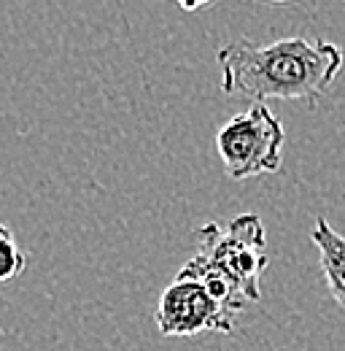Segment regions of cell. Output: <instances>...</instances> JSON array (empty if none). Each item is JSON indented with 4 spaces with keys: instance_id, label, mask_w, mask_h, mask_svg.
<instances>
[{
    "instance_id": "1",
    "label": "cell",
    "mask_w": 345,
    "mask_h": 351,
    "mask_svg": "<svg viewBox=\"0 0 345 351\" xmlns=\"http://www.w3.org/2000/svg\"><path fill=\"white\" fill-rule=\"evenodd\" d=\"M216 60L221 65V89L254 103L305 100L316 106L343 68L340 46L302 36L272 44L235 38L216 51Z\"/></svg>"
},
{
    "instance_id": "2",
    "label": "cell",
    "mask_w": 345,
    "mask_h": 351,
    "mask_svg": "<svg viewBox=\"0 0 345 351\" xmlns=\"http://www.w3.org/2000/svg\"><path fill=\"white\" fill-rule=\"evenodd\" d=\"M267 238L257 214L229 221H211L197 230V252L178 276L203 284L224 308L240 313L261 298V273L267 270Z\"/></svg>"
},
{
    "instance_id": "3",
    "label": "cell",
    "mask_w": 345,
    "mask_h": 351,
    "mask_svg": "<svg viewBox=\"0 0 345 351\" xmlns=\"http://www.w3.org/2000/svg\"><path fill=\"white\" fill-rule=\"evenodd\" d=\"M286 130L281 119L267 108V103H254L243 114H235L216 132V152L229 178H251L275 173L283 162Z\"/></svg>"
},
{
    "instance_id": "4",
    "label": "cell",
    "mask_w": 345,
    "mask_h": 351,
    "mask_svg": "<svg viewBox=\"0 0 345 351\" xmlns=\"http://www.w3.org/2000/svg\"><path fill=\"white\" fill-rule=\"evenodd\" d=\"M235 316L238 313L214 300L203 284L175 276V281L159 298L154 322L162 335L183 338L197 332H232Z\"/></svg>"
},
{
    "instance_id": "5",
    "label": "cell",
    "mask_w": 345,
    "mask_h": 351,
    "mask_svg": "<svg viewBox=\"0 0 345 351\" xmlns=\"http://www.w3.org/2000/svg\"><path fill=\"white\" fill-rule=\"evenodd\" d=\"M310 241L321 254V270H324L327 287L345 311V235H340L324 217H318L313 224Z\"/></svg>"
},
{
    "instance_id": "6",
    "label": "cell",
    "mask_w": 345,
    "mask_h": 351,
    "mask_svg": "<svg viewBox=\"0 0 345 351\" xmlns=\"http://www.w3.org/2000/svg\"><path fill=\"white\" fill-rule=\"evenodd\" d=\"M25 265H27V257H25L16 235L5 224H0V284L14 281L25 270Z\"/></svg>"
}]
</instances>
